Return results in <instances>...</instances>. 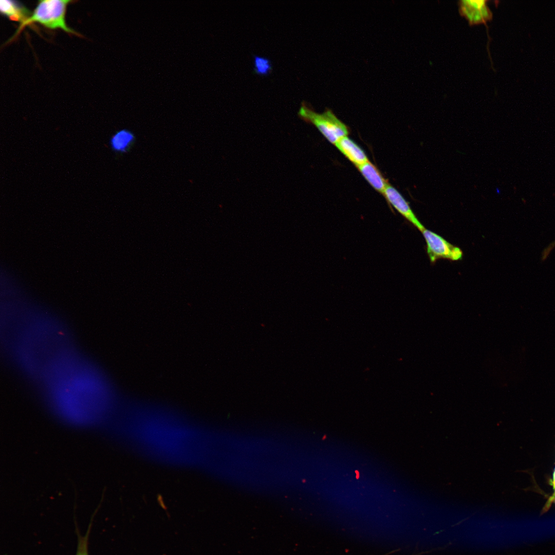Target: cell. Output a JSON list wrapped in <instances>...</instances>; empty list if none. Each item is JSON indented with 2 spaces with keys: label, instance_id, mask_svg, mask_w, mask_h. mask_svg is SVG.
<instances>
[{
  "label": "cell",
  "instance_id": "cell-5",
  "mask_svg": "<svg viewBox=\"0 0 555 555\" xmlns=\"http://www.w3.org/2000/svg\"><path fill=\"white\" fill-rule=\"evenodd\" d=\"M298 115L305 121L316 126L332 144H335L341 138L347 136L348 134L346 125L330 109H327L321 114L318 113L307 103L302 102Z\"/></svg>",
  "mask_w": 555,
  "mask_h": 555
},
{
  "label": "cell",
  "instance_id": "cell-14",
  "mask_svg": "<svg viewBox=\"0 0 555 555\" xmlns=\"http://www.w3.org/2000/svg\"><path fill=\"white\" fill-rule=\"evenodd\" d=\"M87 536L79 540L78 551L76 555H88L87 550Z\"/></svg>",
  "mask_w": 555,
  "mask_h": 555
},
{
  "label": "cell",
  "instance_id": "cell-7",
  "mask_svg": "<svg viewBox=\"0 0 555 555\" xmlns=\"http://www.w3.org/2000/svg\"><path fill=\"white\" fill-rule=\"evenodd\" d=\"M487 3L486 0L459 1V13L467 20L470 25L486 23L492 18V13Z\"/></svg>",
  "mask_w": 555,
  "mask_h": 555
},
{
  "label": "cell",
  "instance_id": "cell-9",
  "mask_svg": "<svg viewBox=\"0 0 555 555\" xmlns=\"http://www.w3.org/2000/svg\"><path fill=\"white\" fill-rule=\"evenodd\" d=\"M335 145L357 166L369 161L364 151L347 136L341 138Z\"/></svg>",
  "mask_w": 555,
  "mask_h": 555
},
{
  "label": "cell",
  "instance_id": "cell-11",
  "mask_svg": "<svg viewBox=\"0 0 555 555\" xmlns=\"http://www.w3.org/2000/svg\"><path fill=\"white\" fill-rule=\"evenodd\" d=\"M357 168L370 185L378 192L383 194L388 184L378 169L369 161Z\"/></svg>",
  "mask_w": 555,
  "mask_h": 555
},
{
  "label": "cell",
  "instance_id": "cell-2",
  "mask_svg": "<svg viewBox=\"0 0 555 555\" xmlns=\"http://www.w3.org/2000/svg\"><path fill=\"white\" fill-rule=\"evenodd\" d=\"M170 415L150 412L125 417L121 432L127 441L152 457L174 462L193 461V425Z\"/></svg>",
  "mask_w": 555,
  "mask_h": 555
},
{
  "label": "cell",
  "instance_id": "cell-3",
  "mask_svg": "<svg viewBox=\"0 0 555 555\" xmlns=\"http://www.w3.org/2000/svg\"><path fill=\"white\" fill-rule=\"evenodd\" d=\"M24 318L15 325L13 353L25 374L40 381L62 357L72 350L65 329L42 316Z\"/></svg>",
  "mask_w": 555,
  "mask_h": 555
},
{
  "label": "cell",
  "instance_id": "cell-8",
  "mask_svg": "<svg viewBox=\"0 0 555 555\" xmlns=\"http://www.w3.org/2000/svg\"><path fill=\"white\" fill-rule=\"evenodd\" d=\"M383 194L390 204L412 225L421 232L425 229L409 203L397 189L388 184Z\"/></svg>",
  "mask_w": 555,
  "mask_h": 555
},
{
  "label": "cell",
  "instance_id": "cell-12",
  "mask_svg": "<svg viewBox=\"0 0 555 555\" xmlns=\"http://www.w3.org/2000/svg\"><path fill=\"white\" fill-rule=\"evenodd\" d=\"M135 140L134 134L131 131L123 129L115 133L111 137L109 144L116 152H127Z\"/></svg>",
  "mask_w": 555,
  "mask_h": 555
},
{
  "label": "cell",
  "instance_id": "cell-18",
  "mask_svg": "<svg viewBox=\"0 0 555 555\" xmlns=\"http://www.w3.org/2000/svg\"><path fill=\"white\" fill-rule=\"evenodd\" d=\"M326 438V435H325V436H324V437L323 438V439H324V438Z\"/></svg>",
  "mask_w": 555,
  "mask_h": 555
},
{
  "label": "cell",
  "instance_id": "cell-1",
  "mask_svg": "<svg viewBox=\"0 0 555 555\" xmlns=\"http://www.w3.org/2000/svg\"><path fill=\"white\" fill-rule=\"evenodd\" d=\"M40 382L50 406L71 423L99 422L115 405L114 390L106 377L73 350L57 362Z\"/></svg>",
  "mask_w": 555,
  "mask_h": 555
},
{
  "label": "cell",
  "instance_id": "cell-10",
  "mask_svg": "<svg viewBox=\"0 0 555 555\" xmlns=\"http://www.w3.org/2000/svg\"><path fill=\"white\" fill-rule=\"evenodd\" d=\"M1 12L4 16L20 23L22 25L31 15L32 13L22 4L15 1L1 0Z\"/></svg>",
  "mask_w": 555,
  "mask_h": 555
},
{
  "label": "cell",
  "instance_id": "cell-17",
  "mask_svg": "<svg viewBox=\"0 0 555 555\" xmlns=\"http://www.w3.org/2000/svg\"><path fill=\"white\" fill-rule=\"evenodd\" d=\"M355 472H356V473L357 474V476H356V477H357V478H359V472H358V471H356Z\"/></svg>",
  "mask_w": 555,
  "mask_h": 555
},
{
  "label": "cell",
  "instance_id": "cell-15",
  "mask_svg": "<svg viewBox=\"0 0 555 555\" xmlns=\"http://www.w3.org/2000/svg\"><path fill=\"white\" fill-rule=\"evenodd\" d=\"M555 247V240L550 243L547 247H546L542 251L541 260L544 261L548 257L549 255L551 253V251Z\"/></svg>",
  "mask_w": 555,
  "mask_h": 555
},
{
  "label": "cell",
  "instance_id": "cell-4",
  "mask_svg": "<svg viewBox=\"0 0 555 555\" xmlns=\"http://www.w3.org/2000/svg\"><path fill=\"white\" fill-rule=\"evenodd\" d=\"M70 2L69 0L39 1L30 17L19 26L17 33L25 26L36 22L49 29L59 28L68 33L78 34L65 22L66 7Z\"/></svg>",
  "mask_w": 555,
  "mask_h": 555
},
{
  "label": "cell",
  "instance_id": "cell-6",
  "mask_svg": "<svg viewBox=\"0 0 555 555\" xmlns=\"http://www.w3.org/2000/svg\"><path fill=\"white\" fill-rule=\"evenodd\" d=\"M421 232L425 241L427 251L431 263H434L439 259L456 261L462 258L463 252L459 247L425 228Z\"/></svg>",
  "mask_w": 555,
  "mask_h": 555
},
{
  "label": "cell",
  "instance_id": "cell-13",
  "mask_svg": "<svg viewBox=\"0 0 555 555\" xmlns=\"http://www.w3.org/2000/svg\"><path fill=\"white\" fill-rule=\"evenodd\" d=\"M272 69L271 61L268 58L254 55V72L261 76H267Z\"/></svg>",
  "mask_w": 555,
  "mask_h": 555
},
{
  "label": "cell",
  "instance_id": "cell-16",
  "mask_svg": "<svg viewBox=\"0 0 555 555\" xmlns=\"http://www.w3.org/2000/svg\"><path fill=\"white\" fill-rule=\"evenodd\" d=\"M553 485L555 489V470L553 473Z\"/></svg>",
  "mask_w": 555,
  "mask_h": 555
}]
</instances>
